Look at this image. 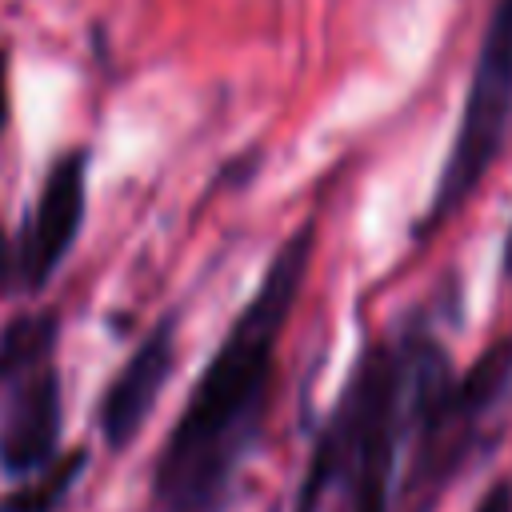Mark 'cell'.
Listing matches in <instances>:
<instances>
[{"label":"cell","instance_id":"obj_8","mask_svg":"<svg viewBox=\"0 0 512 512\" xmlns=\"http://www.w3.org/2000/svg\"><path fill=\"white\" fill-rule=\"evenodd\" d=\"M80 472H84V452H72V456H64V460L48 464V472H44L32 488L12 492V496L0 504V512H52Z\"/></svg>","mask_w":512,"mask_h":512},{"label":"cell","instance_id":"obj_5","mask_svg":"<svg viewBox=\"0 0 512 512\" xmlns=\"http://www.w3.org/2000/svg\"><path fill=\"white\" fill-rule=\"evenodd\" d=\"M60 440V376L48 360H36L12 380L0 408V468L28 476L52 464Z\"/></svg>","mask_w":512,"mask_h":512},{"label":"cell","instance_id":"obj_11","mask_svg":"<svg viewBox=\"0 0 512 512\" xmlns=\"http://www.w3.org/2000/svg\"><path fill=\"white\" fill-rule=\"evenodd\" d=\"M504 276L512 280V228H508V240H504Z\"/></svg>","mask_w":512,"mask_h":512},{"label":"cell","instance_id":"obj_3","mask_svg":"<svg viewBox=\"0 0 512 512\" xmlns=\"http://www.w3.org/2000/svg\"><path fill=\"white\" fill-rule=\"evenodd\" d=\"M508 128H512V0H496L476 48L452 152L440 168L436 192L428 200L424 220L416 224V236H428L464 208V200L484 184L488 168L500 160Z\"/></svg>","mask_w":512,"mask_h":512},{"label":"cell","instance_id":"obj_2","mask_svg":"<svg viewBox=\"0 0 512 512\" xmlns=\"http://www.w3.org/2000/svg\"><path fill=\"white\" fill-rule=\"evenodd\" d=\"M452 380V360L432 332L408 328L368 344L316 436L292 512H392L400 448Z\"/></svg>","mask_w":512,"mask_h":512},{"label":"cell","instance_id":"obj_1","mask_svg":"<svg viewBox=\"0 0 512 512\" xmlns=\"http://www.w3.org/2000/svg\"><path fill=\"white\" fill-rule=\"evenodd\" d=\"M316 252V220H304L276 256L268 260L256 292L224 332L220 348L204 364L196 388L188 392L184 412L176 416L152 476V496L160 512H220L236 468L252 452L272 372L280 332L300 300L308 264Z\"/></svg>","mask_w":512,"mask_h":512},{"label":"cell","instance_id":"obj_9","mask_svg":"<svg viewBox=\"0 0 512 512\" xmlns=\"http://www.w3.org/2000/svg\"><path fill=\"white\" fill-rule=\"evenodd\" d=\"M472 512H512V476L492 480V484L484 488V496H480V504H476Z\"/></svg>","mask_w":512,"mask_h":512},{"label":"cell","instance_id":"obj_10","mask_svg":"<svg viewBox=\"0 0 512 512\" xmlns=\"http://www.w3.org/2000/svg\"><path fill=\"white\" fill-rule=\"evenodd\" d=\"M8 120V56L0 52V128Z\"/></svg>","mask_w":512,"mask_h":512},{"label":"cell","instance_id":"obj_6","mask_svg":"<svg viewBox=\"0 0 512 512\" xmlns=\"http://www.w3.org/2000/svg\"><path fill=\"white\" fill-rule=\"evenodd\" d=\"M176 368V316H164L124 360L100 404V432L108 448H128L152 416L168 376Z\"/></svg>","mask_w":512,"mask_h":512},{"label":"cell","instance_id":"obj_4","mask_svg":"<svg viewBox=\"0 0 512 512\" xmlns=\"http://www.w3.org/2000/svg\"><path fill=\"white\" fill-rule=\"evenodd\" d=\"M84 176H88V152H64L40 188L36 212L28 220L24 244L16 252V268L20 280L28 288H44L52 280V272L60 268V260L68 256L80 220H84Z\"/></svg>","mask_w":512,"mask_h":512},{"label":"cell","instance_id":"obj_7","mask_svg":"<svg viewBox=\"0 0 512 512\" xmlns=\"http://www.w3.org/2000/svg\"><path fill=\"white\" fill-rule=\"evenodd\" d=\"M52 340H56V316L52 312L20 316L16 324H8L0 336V380H16L24 368L44 360Z\"/></svg>","mask_w":512,"mask_h":512}]
</instances>
